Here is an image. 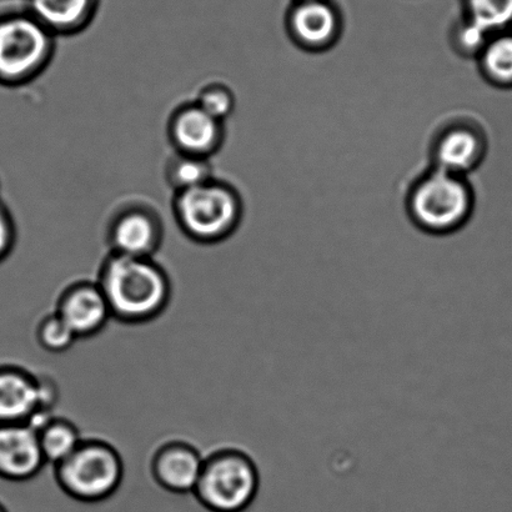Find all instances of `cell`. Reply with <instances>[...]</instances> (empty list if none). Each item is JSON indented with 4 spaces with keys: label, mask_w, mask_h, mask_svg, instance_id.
Returning <instances> with one entry per match:
<instances>
[{
    "label": "cell",
    "mask_w": 512,
    "mask_h": 512,
    "mask_svg": "<svg viewBox=\"0 0 512 512\" xmlns=\"http://www.w3.org/2000/svg\"><path fill=\"white\" fill-rule=\"evenodd\" d=\"M95 280L103 290L113 319L122 324L150 323L168 309L172 300V280L154 258L109 253Z\"/></svg>",
    "instance_id": "cell-1"
},
{
    "label": "cell",
    "mask_w": 512,
    "mask_h": 512,
    "mask_svg": "<svg viewBox=\"0 0 512 512\" xmlns=\"http://www.w3.org/2000/svg\"><path fill=\"white\" fill-rule=\"evenodd\" d=\"M173 217L180 232L200 245L233 237L243 222L244 202L233 184L213 178L198 187L174 193Z\"/></svg>",
    "instance_id": "cell-2"
},
{
    "label": "cell",
    "mask_w": 512,
    "mask_h": 512,
    "mask_svg": "<svg viewBox=\"0 0 512 512\" xmlns=\"http://www.w3.org/2000/svg\"><path fill=\"white\" fill-rule=\"evenodd\" d=\"M57 39L24 5L0 14V85L18 88L39 78L53 62Z\"/></svg>",
    "instance_id": "cell-3"
},
{
    "label": "cell",
    "mask_w": 512,
    "mask_h": 512,
    "mask_svg": "<svg viewBox=\"0 0 512 512\" xmlns=\"http://www.w3.org/2000/svg\"><path fill=\"white\" fill-rule=\"evenodd\" d=\"M475 195L468 178L434 168L410 190L408 212L413 223L431 235L458 232L474 212Z\"/></svg>",
    "instance_id": "cell-4"
},
{
    "label": "cell",
    "mask_w": 512,
    "mask_h": 512,
    "mask_svg": "<svg viewBox=\"0 0 512 512\" xmlns=\"http://www.w3.org/2000/svg\"><path fill=\"white\" fill-rule=\"evenodd\" d=\"M122 455L102 439H83L67 459L54 466V480L68 498L98 504L113 498L125 476Z\"/></svg>",
    "instance_id": "cell-5"
},
{
    "label": "cell",
    "mask_w": 512,
    "mask_h": 512,
    "mask_svg": "<svg viewBox=\"0 0 512 512\" xmlns=\"http://www.w3.org/2000/svg\"><path fill=\"white\" fill-rule=\"evenodd\" d=\"M261 475L252 455L227 446L204 456L193 495L213 512H244L258 499Z\"/></svg>",
    "instance_id": "cell-6"
},
{
    "label": "cell",
    "mask_w": 512,
    "mask_h": 512,
    "mask_svg": "<svg viewBox=\"0 0 512 512\" xmlns=\"http://www.w3.org/2000/svg\"><path fill=\"white\" fill-rule=\"evenodd\" d=\"M164 223L147 203H125L115 210L107 225L105 239L109 253L154 258L164 242Z\"/></svg>",
    "instance_id": "cell-7"
},
{
    "label": "cell",
    "mask_w": 512,
    "mask_h": 512,
    "mask_svg": "<svg viewBox=\"0 0 512 512\" xmlns=\"http://www.w3.org/2000/svg\"><path fill=\"white\" fill-rule=\"evenodd\" d=\"M167 135L174 152L212 159L224 147L227 128L193 100L169 115Z\"/></svg>",
    "instance_id": "cell-8"
},
{
    "label": "cell",
    "mask_w": 512,
    "mask_h": 512,
    "mask_svg": "<svg viewBox=\"0 0 512 512\" xmlns=\"http://www.w3.org/2000/svg\"><path fill=\"white\" fill-rule=\"evenodd\" d=\"M55 313L79 339L97 336L113 319L107 299L97 280H77L60 291Z\"/></svg>",
    "instance_id": "cell-9"
},
{
    "label": "cell",
    "mask_w": 512,
    "mask_h": 512,
    "mask_svg": "<svg viewBox=\"0 0 512 512\" xmlns=\"http://www.w3.org/2000/svg\"><path fill=\"white\" fill-rule=\"evenodd\" d=\"M204 456L188 441L169 440L154 451L150 476L164 493L192 495L202 473Z\"/></svg>",
    "instance_id": "cell-10"
},
{
    "label": "cell",
    "mask_w": 512,
    "mask_h": 512,
    "mask_svg": "<svg viewBox=\"0 0 512 512\" xmlns=\"http://www.w3.org/2000/svg\"><path fill=\"white\" fill-rule=\"evenodd\" d=\"M47 465L32 424H0V479L28 483Z\"/></svg>",
    "instance_id": "cell-11"
},
{
    "label": "cell",
    "mask_w": 512,
    "mask_h": 512,
    "mask_svg": "<svg viewBox=\"0 0 512 512\" xmlns=\"http://www.w3.org/2000/svg\"><path fill=\"white\" fill-rule=\"evenodd\" d=\"M486 138L470 123H455L438 135L433 145L434 168L468 177L483 162Z\"/></svg>",
    "instance_id": "cell-12"
},
{
    "label": "cell",
    "mask_w": 512,
    "mask_h": 512,
    "mask_svg": "<svg viewBox=\"0 0 512 512\" xmlns=\"http://www.w3.org/2000/svg\"><path fill=\"white\" fill-rule=\"evenodd\" d=\"M40 411V375L0 364V424H32Z\"/></svg>",
    "instance_id": "cell-13"
},
{
    "label": "cell",
    "mask_w": 512,
    "mask_h": 512,
    "mask_svg": "<svg viewBox=\"0 0 512 512\" xmlns=\"http://www.w3.org/2000/svg\"><path fill=\"white\" fill-rule=\"evenodd\" d=\"M291 40L308 52H324L338 42L341 24L338 14L323 0L300 2L290 13Z\"/></svg>",
    "instance_id": "cell-14"
},
{
    "label": "cell",
    "mask_w": 512,
    "mask_h": 512,
    "mask_svg": "<svg viewBox=\"0 0 512 512\" xmlns=\"http://www.w3.org/2000/svg\"><path fill=\"white\" fill-rule=\"evenodd\" d=\"M102 0H24V7L55 37H74L94 22Z\"/></svg>",
    "instance_id": "cell-15"
},
{
    "label": "cell",
    "mask_w": 512,
    "mask_h": 512,
    "mask_svg": "<svg viewBox=\"0 0 512 512\" xmlns=\"http://www.w3.org/2000/svg\"><path fill=\"white\" fill-rule=\"evenodd\" d=\"M35 429L45 463L53 468L67 459L84 439L78 426L63 416H49Z\"/></svg>",
    "instance_id": "cell-16"
},
{
    "label": "cell",
    "mask_w": 512,
    "mask_h": 512,
    "mask_svg": "<svg viewBox=\"0 0 512 512\" xmlns=\"http://www.w3.org/2000/svg\"><path fill=\"white\" fill-rule=\"evenodd\" d=\"M214 178L212 159L174 152L164 167V179L173 193L198 187Z\"/></svg>",
    "instance_id": "cell-17"
},
{
    "label": "cell",
    "mask_w": 512,
    "mask_h": 512,
    "mask_svg": "<svg viewBox=\"0 0 512 512\" xmlns=\"http://www.w3.org/2000/svg\"><path fill=\"white\" fill-rule=\"evenodd\" d=\"M480 72L489 83L499 88H512V33L494 34L476 58Z\"/></svg>",
    "instance_id": "cell-18"
},
{
    "label": "cell",
    "mask_w": 512,
    "mask_h": 512,
    "mask_svg": "<svg viewBox=\"0 0 512 512\" xmlns=\"http://www.w3.org/2000/svg\"><path fill=\"white\" fill-rule=\"evenodd\" d=\"M468 14L486 32L503 33L512 25V0H468Z\"/></svg>",
    "instance_id": "cell-19"
},
{
    "label": "cell",
    "mask_w": 512,
    "mask_h": 512,
    "mask_svg": "<svg viewBox=\"0 0 512 512\" xmlns=\"http://www.w3.org/2000/svg\"><path fill=\"white\" fill-rule=\"evenodd\" d=\"M35 339L40 348L50 354H63L73 348L78 340L65 321L53 310L45 314L35 329Z\"/></svg>",
    "instance_id": "cell-20"
},
{
    "label": "cell",
    "mask_w": 512,
    "mask_h": 512,
    "mask_svg": "<svg viewBox=\"0 0 512 512\" xmlns=\"http://www.w3.org/2000/svg\"><path fill=\"white\" fill-rule=\"evenodd\" d=\"M194 102L220 122H227L237 108V98L229 85L213 82L199 90Z\"/></svg>",
    "instance_id": "cell-21"
},
{
    "label": "cell",
    "mask_w": 512,
    "mask_h": 512,
    "mask_svg": "<svg viewBox=\"0 0 512 512\" xmlns=\"http://www.w3.org/2000/svg\"><path fill=\"white\" fill-rule=\"evenodd\" d=\"M491 37H493V34L486 32L485 29L468 19L454 30L451 44H453L456 52L464 55V57L478 58Z\"/></svg>",
    "instance_id": "cell-22"
},
{
    "label": "cell",
    "mask_w": 512,
    "mask_h": 512,
    "mask_svg": "<svg viewBox=\"0 0 512 512\" xmlns=\"http://www.w3.org/2000/svg\"><path fill=\"white\" fill-rule=\"evenodd\" d=\"M17 243V227L12 213L0 202V264L12 254Z\"/></svg>",
    "instance_id": "cell-23"
},
{
    "label": "cell",
    "mask_w": 512,
    "mask_h": 512,
    "mask_svg": "<svg viewBox=\"0 0 512 512\" xmlns=\"http://www.w3.org/2000/svg\"><path fill=\"white\" fill-rule=\"evenodd\" d=\"M0 512H10L7 506H5L2 501H0Z\"/></svg>",
    "instance_id": "cell-24"
},
{
    "label": "cell",
    "mask_w": 512,
    "mask_h": 512,
    "mask_svg": "<svg viewBox=\"0 0 512 512\" xmlns=\"http://www.w3.org/2000/svg\"><path fill=\"white\" fill-rule=\"evenodd\" d=\"M301 2H311V0H301Z\"/></svg>",
    "instance_id": "cell-25"
}]
</instances>
